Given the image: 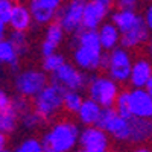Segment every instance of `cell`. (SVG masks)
Segmentation results:
<instances>
[{
	"instance_id": "obj_1",
	"label": "cell",
	"mask_w": 152,
	"mask_h": 152,
	"mask_svg": "<svg viewBox=\"0 0 152 152\" xmlns=\"http://www.w3.org/2000/svg\"><path fill=\"white\" fill-rule=\"evenodd\" d=\"M78 125L62 119L55 122L43 135V151L46 152H69L78 146Z\"/></svg>"
},
{
	"instance_id": "obj_2",
	"label": "cell",
	"mask_w": 152,
	"mask_h": 152,
	"mask_svg": "<svg viewBox=\"0 0 152 152\" xmlns=\"http://www.w3.org/2000/svg\"><path fill=\"white\" fill-rule=\"evenodd\" d=\"M64 88L56 82L46 84L40 91L34 96V110L43 116L46 120L56 116L62 110V96H64Z\"/></svg>"
},
{
	"instance_id": "obj_3",
	"label": "cell",
	"mask_w": 152,
	"mask_h": 152,
	"mask_svg": "<svg viewBox=\"0 0 152 152\" xmlns=\"http://www.w3.org/2000/svg\"><path fill=\"white\" fill-rule=\"evenodd\" d=\"M87 90H88V97L102 107H113L116 102V97L119 94V82L111 79L110 76H93V78L87 82Z\"/></svg>"
},
{
	"instance_id": "obj_4",
	"label": "cell",
	"mask_w": 152,
	"mask_h": 152,
	"mask_svg": "<svg viewBox=\"0 0 152 152\" xmlns=\"http://www.w3.org/2000/svg\"><path fill=\"white\" fill-rule=\"evenodd\" d=\"M99 128H102L108 135H111L117 142H128L129 138V122L128 119L122 117L114 110V107L102 108L100 116L96 122Z\"/></svg>"
},
{
	"instance_id": "obj_5",
	"label": "cell",
	"mask_w": 152,
	"mask_h": 152,
	"mask_svg": "<svg viewBox=\"0 0 152 152\" xmlns=\"http://www.w3.org/2000/svg\"><path fill=\"white\" fill-rule=\"evenodd\" d=\"M132 66V56L129 53V49L125 47H114L108 50V62L105 70L108 72V76L116 82H126L129 78V72Z\"/></svg>"
},
{
	"instance_id": "obj_6",
	"label": "cell",
	"mask_w": 152,
	"mask_h": 152,
	"mask_svg": "<svg viewBox=\"0 0 152 152\" xmlns=\"http://www.w3.org/2000/svg\"><path fill=\"white\" fill-rule=\"evenodd\" d=\"M85 2L87 0H69L66 5H61L56 9L55 18L66 32L75 34L82 28V12Z\"/></svg>"
},
{
	"instance_id": "obj_7",
	"label": "cell",
	"mask_w": 152,
	"mask_h": 152,
	"mask_svg": "<svg viewBox=\"0 0 152 152\" xmlns=\"http://www.w3.org/2000/svg\"><path fill=\"white\" fill-rule=\"evenodd\" d=\"M78 146L82 152H105L110 149V137L97 125H87L79 129Z\"/></svg>"
},
{
	"instance_id": "obj_8",
	"label": "cell",
	"mask_w": 152,
	"mask_h": 152,
	"mask_svg": "<svg viewBox=\"0 0 152 152\" xmlns=\"http://www.w3.org/2000/svg\"><path fill=\"white\" fill-rule=\"evenodd\" d=\"M47 84V76L44 70H37V69H24L15 76V90L18 94L24 97H34L41 88Z\"/></svg>"
},
{
	"instance_id": "obj_9",
	"label": "cell",
	"mask_w": 152,
	"mask_h": 152,
	"mask_svg": "<svg viewBox=\"0 0 152 152\" xmlns=\"http://www.w3.org/2000/svg\"><path fill=\"white\" fill-rule=\"evenodd\" d=\"M52 81L59 84L64 90H82L87 85V76L84 70L78 69L75 64L62 62V64L52 73Z\"/></svg>"
},
{
	"instance_id": "obj_10",
	"label": "cell",
	"mask_w": 152,
	"mask_h": 152,
	"mask_svg": "<svg viewBox=\"0 0 152 152\" xmlns=\"http://www.w3.org/2000/svg\"><path fill=\"white\" fill-rule=\"evenodd\" d=\"M102 55H104L102 47H90L81 44H75V49L72 52L73 64L84 72H93L100 69Z\"/></svg>"
},
{
	"instance_id": "obj_11",
	"label": "cell",
	"mask_w": 152,
	"mask_h": 152,
	"mask_svg": "<svg viewBox=\"0 0 152 152\" xmlns=\"http://www.w3.org/2000/svg\"><path fill=\"white\" fill-rule=\"evenodd\" d=\"M110 3L105 0H87L82 12V28L97 29L108 15Z\"/></svg>"
},
{
	"instance_id": "obj_12",
	"label": "cell",
	"mask_w": 152,
	"mask_h": 152,
	"mask_svg": "<svg viewBox=\"0 0 152 152\" xmlns=\"http://www.w3.org/2000/svg\"><path fill=\"white\" fill-rule=\"evenodd\" d=\"M129 93V110L135 117L152 119V94L145 87H132Z\"/></svg>"
},
{
	"instance_id": "obj_13",
	"label": "cell",
	"mask_w": 152,
	"mask_h": 152,
	"mask_svg": "<svg viewBox=\"0 0 152 152\" xmlns=\"http://www.w3.org/2000/svg\"><path fill=\"white\" fill-rule=\"evenodd\" d=\"M149 40V29L146 26V23L143 17L140 15L137 20V23L128 31H125L120 34V46L125 49H135L138 46H142Z\"/></svg>"
},
{
	"instance_id": "obj_14",
	"label": "cell",
	"mask_w": 152,
	"mask_h": 152,
	"mask_svg": "<svg viewBox=\"0 0 152 152\" xmlns=\"http://www.w3.org/2000/svg\"><path fill=\"white\" fill-rule=\"evenodd\" d=\"M129 122V138L128 142L134 145L146 143L152 138V120L145 117H135L131 116L128 119Z\"/></svg>"
},
{
	"instance_id": "obj_15",
	"label": "cell",
	"mask_w": 152,
	"mask_h": 152,
	"mask_svg": "<svg viewBox=\"0 0 152 152\" xmlns=\"http://www.w3.org/2000/svg\"><path fill=\"white\" fill-rule=\"evenodd\" d=\"M66 31L62 29V26L58 21H50L47 24V28L44 31V40L41 43V53L43 56L56 52L58 46L64 40Z\"/></svg>"
},
{
	"instance_id": "obj_16",
	"label": "cell",
	"mask_w": 152,
	"mask_h": 152,
	"mask_svg": "<svg viewBox=\"0 0 152 152\" xmlns=\"http://www.w3.org/2000/svg\"><path fill=\"white\" fill-rule=\"evenodd\" d=\"M152 75V64L146 58H137L132 61L131 72H129V84L132 87H145Z\"/></svg>"
},
{
	"instance_id": "obj_17",
	"label": "cell",
	"mask_w": 152,
	"mask_h": 152,
	"mask_svg": "<svg viewBox=\"0 0 152 152\" xmlns=\"http://www.w3.org/2000/svg\"><path fill=\"white\" fill-rule=\"evenodd\" d=\"M32 15L28 6H24L21 3H14V8H12L11 17L8 20V24L11 26L12 31H23L26 32L31 26H32Z\"/></svg>"
},
{
	"instance_id": "obj_18",
	"label": "cell",
	"mask_w": 152,
	"mask_h": 152,
	"mask_svg": "<svg viewBox=\"0 0 152 152\" xmlns=\"http://www.w3.org/2000/svg\"><path fill=\"white\" fill-rule=\"evenodd\" d=\"M100 111H102V107L91 97H88V99H82V104H81L79 110L76 111V116H78L79 122L84 126L96 125V122L100 116Z\"/></svg>"
},
{
	"instance_id": "obj_19",
	"label": "cell",
	"mask_w": 152,
	"mask_h": 152,
	"mask_svg": "<svg viewBox=\"0 0 152 152\" xmlns=\"http://www.w3.org/2000/svg\"><path fill=\"white\" fill-rule=\"evenodd\" d=\"M99 35V41L104 50H111L114 47H117L120 43V31L114 26L113 23H102L96 29Z\"/></svg>"
},
{
	"instance_id": "obj_20",
	"label": "cell",
	"mask_w": 152,
	"mask_h": 152,
	"mask_svg": "<svg viewBox=\"0 0 152 152\" xmlns=\"http://www.w3.org/2000/svg\"><path fill=\"white\" fill-rule=\"evenodd\" d=\"M29 11H31V15H32V21L37 24H49L50 21H53L55 18V12L53 9H50L44 5H41L38 0H31L29 2Z\"/></svg>"
},
{
	"instance_id": "obj_21",
	"label": "cell",
	"mask_w": 152,
	"mask_h": 152,
	"mask_svg": "<svg viewBox=\"0 0 152 152\" xmlns=\"http://www.w3.org/2000/svg\"><path fill=\"white\" fill-rule=\"evenodd\" d=\"M138 15L135 11H125V9H119L116 12H113V15H111V23L116 26L120 34L125 32V31H128L131 29L134 24L137 23L138 20Z\"/></svg>"
},
{
	"instance_id": "obj_22",
	"label": "cell",
	"mask_w": 152,
	"mask_h": 152,
	"mask_svg": "<svg viewBox=\"0 0 152 152\" xmlns=\"http://www.w3.org/2000/svg\"><path fill=\"white\" fill-rule=\"evenodd\" d=\"M18 52L9 40H0V64H6L11 69H18Z\"/></svg>"
},
{
	"instance_id": "obj_23",
	"label": "cell",
	"mask_w": 152,
	"mask_h": 152,
	"mask_svg": "<svg viewBox=\"0 0 152 152\" xmlns=\"http://www.w3.org/2000/svg\"><path fill=\"white\" fill-rule=\"evenodd\" d=\"M18 114L17 111L12 108L11 105L6 108L0 110V131L8 134H12L17 128V123H18Z\"/></svg>"
},
{
	"instance_id": "obj_24",
	"label": "cell",
	"mask_w": 152,
	"mask_h": 152,
	"mask_svg": "<svg viewBox=\"0 0 152 152\" xmlns=\"http://www.w3.org/2000/svg\"><path fill=\"white\" fill-rule=\"evenodd\" d=\"M82 104V96L78 90H66L62 96V110H66L70 114H76Z\"/></svg>"
},
{
	"instance_id": "obj_25",
	"label": "cell",
	"mask_w": 152,
	"mask_h": 152,
	"mask_svg": "<svg viewBox=\"0 0 152 152\" xmlns=\"http://www.w3.org/2000/svg\"><path fill=\"white\" fill-rule=\"evenodd\" d=\"M114 110H116L122 117L125 119H129L132 114H131V110H129V93L128 90H123V91H119L117 97H116V102H114Z\"/></svg>"
},
{
	"instance_id": "obj_26",
	"label": "cell",
	"mask_w": 152,
	"mask_h": 152,
	"mask_svg": "<svg viewBox=\"0 0 152 152\" xmlns=\"http://www.w3.org/2000/svg\"><path fill=\"white\" fill-rule=\"evenodd\" d=\"M8 40L14 44V47L17 49L18 55H23L28 52V47H29V41H28V37L26 32L23 31H12Z\"/></svg>"
},
{
	"instance_id": "obj_27",
	"label": "cell",
	"mask_w": 152,
	"mask_h": 152,
	"mask_svg": "<svg viewBox=\"0 0 152 152\" xmlns=\"http://www.w3.org/2000/svg\"><path fill=\"white\" fill-rule=\"evenodd\" d=\"M21 123H23V126L26 129H37V128H40V126L44 123V117L43 116H40V114H38L35 110L34 111H28V113H24V114H21Z\"/></svg>"
},
{
	"instance_id": "obj_28",
	"label": "cell",
	"mask_w": 152,
	"mask_h": 152,
	"mask_svg": "<svg viewBox=\"0 0 152 152\" xmlns=\"http://www.w3.org/2000/svg\"><path fill=\"white\" fill-rule=\"evenodd\" d=\"M62 62H66V58L62 53H58V52H53V53H49L44 56L43 59V70L44 72H49V73H53Z\"/></svg>"
},
{
	"instance_id": "obj_29",
	"label": "cell",
	"mask_w": 152,
	"mask_h": 152,
	"mask_svg": "<svg viewBox=\"0 0 152 152\" xmlns=\"http://www.w3.org/2000/svg\"><path fill=\"white\" fill-rule=\"evenodd\" d=\"M18 152H43V143L41 140H38L35 137H29L17 146Z\"/></svg>"
},
{
	"instance_id": "obj_30",
	"label": "cell",
	"mask_w": 152,
	"mask_h": 152,
	"mask_svg": "<svg viewBox=\"0 0 152 152\" xmlns=\"http://www.w3.org/2000/svg\"><path fill=\"white\" fill-rule=\"evenodd\" d=\"M11 107L17 111L18 116H21V114L28 113V111L31 110V104H29L28 97H24V96H21V94H18V96H15V97L11 99Z\"/></svg>"
},
{
	"instance_id": "obj_31",
	"label": "cell",
	"mask_w": 152,
	"mask_h": 152,
	"mask_svg": "<svg viewBox=\"0 0 152 152\" xmlns=\"http://www.w3.org/2000/svg\"><path fill=\"white\" fill-rule=\"evenodd\" d=\"M12 8H14V2L12 0H0V20H3L5 23H8Z\"/></svg>"
},
{
	"instance_id": "obj_32",
	"label": "cell",
	"mask_w": 152,
	"mask_h": 152,
	"mask_svg": "<svg viewBox=\"0 0 152 152\" xmlns=\"http://www.w3.org/2000/svg\"><path fill=\"white\" fill-rule=\"evenodd\" d=\"M117 8L125 11H137L138 8V0H117Z\"/></svg>"
},
{
	"instance_id": "obj_33",
	"label": "cell",
	"mask_w": 152,
	"mask_h": 152,
	"mask_svg": "<svg viewBox=\"0 0 152 152\" xmlns=\"http://www.w3.org/2000/svg\"><path fill=\"white\" fill-rule=\"evenodd\" d=\"M9 105H11V96L3 90V88H0V110L6 108Z\"/></svg>"
},
{
	"instance_id": "obj_34",
	"label": "cell",
	"mask_w": 152,
	"mask_h": 152,
	"mask_svg": "<svg viewBox=\"0 0 152 152\" xmlns=\"http://www.w3.org/2000/svg\"><path fill=\"white\" fill-rule=\"evenodd\" d=\"M41 5H44V6H47V8H50V9H53V11H56L61 5H62V2L64 0H38Z\"/></svg>"
},
{
	"instance_id": "obj_35",
	"label": "cell",
	"mask_w": 152,
	"mask_h": 152,
	"mask_svg": "<svg viewBox=\"0 0 152 152\" xmlns=\"http://www.w3.org/2000/svg\"><path fill=\"white\" fill-rule=\"evenodd\" d=\"M143 20L146 23V26L149 31H152V3L145 9V14H143Z\"/></svg>"
},
{
	"instance_id": "obj_36",
	"label": "cell",
	"mask_w": 152,
	"mask_h": 152,
	"mask_svg": "<svg viewBox=\"0 0 152 152\" xmlns=\"http://www.w3.org/2000/svg\"><path fill=\"white\" fill-rule=\"evenodd\" d=\"M6 145H8V138H6V134L0 131V152L6 151Z\"/></svg>"
},
{
	"instance_id": "obj_37",
	"label": "cell",
	"mask_w": 152,
	"mask_h": 152,
	"mask_svg": "<svg viewBox=\"0 0 152 152\" xmlns=\"http://www.w3.org/2000/svg\"><path fill=\"white\" fill-rule=\"evenodd\" d=\"M6 26H8V23L0 20V40H3V38L6 37Z\"/></svg>"
},
{
	"instance_id": "obj_38",
	"label": "cell",
	"mask_w": 152,
	"mask_h": 152,
	"mask_svg": "<svg viewBox=\"0 0 152 152\" xmlns=\"http://www.w3.org/2000/svg\"><path fill=\"white\" fill-rule=\"evenodd\" d=\"M145 88H146V90L152 94V75H151V78H149V81L146 82V85H145Z\"/></svg>"
},
{
	"instance_id": "obj_39",
	"label": "cell",
	"mask_w": 152,
	"mask_h": 152,
	"mask_svg": "<svg viewBox=\"0 0 152 152\" xmlns=\"http://www.w3.org/2000/svg\"><path fill=\"white\" fill-rule=\"evenodd\" d=\"M148 49H149V53H151V56H152V37L149 38V44H148Z\"/></svg>"
},
{
	"instance_id": "obj_40",
	"label": "cell",
	"mask_w": 152,
	"mask_h": 152,
	"mask_svg": "<svg viewBox=\"0 0 152 152\" xmlns=\"http://www.w3.org/2000/svg\"><path fill=\"white\" fill-rule=\"evenodd\" d=\"M138 152H149V148H137Z\"/></svg>"
},
{
	"instance_id": "obj_41",
	"label": "cell",
	"mask_w": 152,
	"mask_h": 152,
	"mask_svg": "<svg viewBox=\"0 0 152 152\" xmlns=\"http://www.w3.org/2000/svg\"><path fill=\"white\" fill-rule=\"evenodd\" d=\"M105 2H107V3H116L117 0H105Z\"/></svg>"
}]
</instances>
